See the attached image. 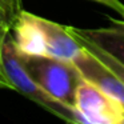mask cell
Wrapping results in <instances>:
<instances>
[{"label":"cell","mask_w":124,"mask_h":124,"mask_svg":"<svg viewBox=\"0 0 124 124\" xmlns=\"http://www.w3.org/2000/svg\"><path fill=\"white\" fill-rule=\"evenodd\" d=\"M11 32L17 52L23 55L73 60L81 49V44L68 27L24 9L17 14Z\"/></svg>","instance_id":"1"},{"label":"cell","mask_w":124,"mask_h":124,"mask_svg":"<svg viewBox=\"0 0 124 124\" xmlns=\"http://www.w3.org/2000/svg\"><path fill=\"white\" fill-rule=\"evenodd\" d=\"M19 56L30 76L41 88L75 109L76 89L83 76L72 60L23 54H19Z\"/></svg>","instance_id":"2"},{"label":"cell","mask_w":124,"mask_h":124,"mask_svg":"<svg viewBox=\"0 0 124 124\" xmlns=\"http://www.w3.org/2000/svg\"><path fill=\"white\" fill-rule=\"evenodd\" d=\"M3 60L6 72L14 84L15 91L22 93L27 99L32 100L33 103L43 107L44 109L49 111L52 115L57 116L62 120L79 124L78 112L73 108L68 107L60 100L55 99L30 76V73L27 72L25 67L22 63L19 52H17L14 40L11 38V33H8L3 47Z\"/></svg>","instance_id":"3"},{"label":"cell","mask_w":124,"mask_h":124,"mask_svg":"<svg viewBox=\"0 0 124 124\" xmlns=\"http://www.w3.org/2000/svg\"><path fill=\"white\" fill-rule=\"evenodd\" d=\"M75 109L79 124H124V105L84 78L76 89Z\"/></svg>","instance_id":"4"},{"label":"cell","mask_w":124,"mask_h":124,"mask_svg":"<svg viewBox=\"0 0 124 124\" xmlns=\"http://www.w3.org/2000/svg\"><path fill=\"white\" fill-rule=\"evenodd\" d=\"M81 76L93 83L109 96L117 99L124 105V83L121 79L111 71L97 56L81 46V49L72 60Z\"/></svg>","instance_id":"5"},{"label":"cell","mask_w":124,"mask_h":124,"mask_svg":"<svg viewBox=\"0 0 124 124\" xmlns=\"http://www.w3.org/2000/svg\"><path fill=\"white\" fill-rule=\"evenodd\" d=\"M109 25L100 28L68 27L70 32L101 48L124 64V19H108Z\"/></svg>","instance_id":"6"},{"label":"cell","mask_w":124,"mask_h":124,"mask_svg":"<svg viewBox=\"0 0 124 124\" xmlns=\"http://www.w3.org/2000/svg\"><path fill=\"white\" fill-rule=\"evenodd\" d=\"M75 36V35H73ZM76 39L79 40V43L81 44L83 47H85L88 51H91L92 54L95 55V56H97L100 60H101L103 63H104L105 65H107L108 68H109L111 71H113V72L116 73V75L119 76V78L121 79V81L124 83V64H121L119 60H116L113 56H111L109 54H107L105 51H103L101 48H99V47H96L95 44L89 43V41L84 40V39L79 38V36H75Z\"/></svg>","instance_id":"7"},{"label":"cell","mask_w":124,"mask_h":124,"mask_svg":"<svg viewBox=\"0 0 124 124\" xmlns=\"http://www.w3.org/2000/svg\"><path fill=\"white\" fill-rule=\"evenodd\" d=\"M11 27L6 25V27L0 28V89H9V91H15V87L12 81L9 80L8 75L4 68V60H3V47L6 43V39L8 36Z\"/></svg>","instance_id":"8"},{"label":"cell","mask_w":124,"mask_h":124,"mask_svg":"<svg viewBox=\"0 0 124 124\" xmlns=\"http://www.w3.org/2000/svg\"><path fill=\"white\" fill-rule=\"evenodd\" d=\"M20 0H0V16L12 27L17 14L22 11Z\"/></svg>","instance_id":"9"},{"label":"cell","mask_w":124,"mask_h":124,"mask_svg":"<svg viewBox=\"0 0 124 124\" xmlns=\"http://www.w3.org/2000/svg\"><path fill=\"white\" fill-rule=\"evenodd\" d=\"M92 1H96L104 7H108L124 19V3H121V0H92Z\"/></svg>","instance_id":"10"},{"label":"cell","mask_w":124,"mask_h":124,"mask_svg":"<svg viewBox=\"0 0 124 124\" xmlns=\"http://www.w3.org/2000/svg\"><path fill=\"white\" fill-rule=\"evenodd\" d=\"M6 25H9L8 23L6 22V20L3 19V17L0 16V28H3V27H6ZM9 27H11V25H9Z\"/></svg>","instance_id":"11"}]
</instances>
